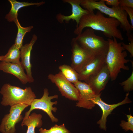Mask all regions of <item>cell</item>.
Listing matches in <instances>:
<instances>
[{
	"label": "cell",
	"mask_w": 133,
	"mask_h": 133,
	"mask_svg": "<svg viewBox=\"0 0 133 133\" xmlns=\"http://www.w3.org/2000/svg\"><path fill=\"white\" fill-rule=\"evenodd\" d=\"M11 5V9L9 13L7 14L5 18L9 22H14L17 18L18 12L22 7L32 5L40 6L45 3L44 1L39 2L32 3L20 2L16 0H9Z\"/></svg>",
	"instance_id": "obj_17"
},
{
	"label": "cell",
	"mask_w": 133,
	"mask_h": 133,
	"mask_svg": "<svg viewBox=\"0 0 133 133\" xmlns=\"http://www.w3.org/2000/svg\"><path fill=\"white\" fill-rule=\"evenodd\" d=\"M20 49L14 44L10 48L7 53L4 55L1 61L12 63H20Z\"/></svg>",
	"instance_id": "obj_20"
},
{
	"label": "cell",
	"mask_w": 133,
	"mask_h": 133,
	"mask_svg": "<svg viewBox=\"0 0 133 133\" xmlns=\"http://www.w3.org/2000/svg\"><path fill=\"white\" fill-rule=\"evenodd\" d=\"M80 5L83 8L90 13L94 12L97 9L102 13L108 15L110 17L114 18L120 22L121 28L126 33L128 37L133 30L127 18L128 14L122 7L112 6L109 8L107 6L104 0L99 1L94 0H81Z\"/></svg>",
	"instance_id": "obj_3"
},
{
	"label": "cell",
	"mask_w": 133,
	"mask_h": 133,
	"mask_svg": "<svg viewBox=\"0 0 133 133\" xmlns=\"http://www.w3.org/2000/svg\"><path fill=\"white\" fill-rule=\"evenodd\" d=\"M132 65V71L130 76L126 80L120 83V84L123 86L124 90L129 92L133 89V63L131 61Z\"/></svg>",
	"instance_id": "obj_23"
},
{
	"label": "cell",
	"mask_w": 133,
	"mask_h": 133,
	"mask_svg": "<svg viewBox=\"0 0 133 133\" xmlns=\"http://www.w3.org/2000/svg\"><path fill=\"white\" fill-rule=\"evenodd\" d=\"M104 0L105 2V4L107 5L115 7L119 6V2L118 0Z\"/></svg>",
	"instance_id": "obj_28"
},
{
	"label": "cell",
	"mask_w": 133,
	"mask_h": 133,
	"mask_svg": "<svg viewBox=\"0 0 133 133\" xmlns=\"http://www.w3.org/2000/svg\"><path fill=\"white\" fill-rule=\"evenodd\" d=\"M128 40L130 42L128 45L122 42V45L125 50H127L130 54V57L133 56V37L131 34L128 37Z\"/></svg>",
	"instance_id": "obj_25"
},
{
	"label": "cell",
	"mask_w": 133,
	"mask_h": 133,
	"mask_svg": "<svg viewBox=\"0 0 133 133\" xmlns=\"http://www.w3.org/2000/svg\"><path fill=\"white\" fill-rule=\"evenodd\" d=\"M74 38L81 47L95 55L106 56L109 48L108 41L96 35L93 29L88 28Z\"/></svg>",
	"instance_id": "obj_5"
},
{
	"label": "cell",
	"mask_w": 133,
	"mask_h": 133,
	"mask_svg": "<svg viewBox=\"0 0 133 133\" xmlns=\"http://www.w3.org/2000/svg\"><path fill=\"white\" fill-rule=\"evenodd\" d=\"M39 131V133H71L66 128L64 123L60 125L55 124L48 130L41 128Z\"/></svg>",
	"instance_id": "obj_22"
},
{
	"label": "cell",
	"mask_w": 133,
	"mask_h": 133,
	"mask_svg": "<svg viewBox=\"0 0 133 133\" xmlns=\"http://www.w3.org/2000/svg\"><path fill=\"white\" fill-rule=\"evenodd\" d=\"M4 57V55H1L0 56V61H2Z\"/></svg>",
	"instance_id": "obj_29"
},
{
	"label": "cell",
	"mask_w": 133,
	"mask_h": 133,
	"mask_svg": "<svg viewBox=\"0 0 133 133\" xmlns=\"http://www.w3.org/2000/svg\"><path fill=\"white\" fill-rule=\"evenodd\" d=\"M127 118V122L124 120L121 121L120 125L126 131L131 130L133 131V116L130 113L129 115H126Z\"/></svg>",
	"instance_id": "obj_24"
},
{
	"label": "cell",
	"mask_w": 133,
	"mask_h": 133,
	"mask_svg": "<svg viewBox=\"0 0 133 133\" xmlns=\"http://www.w3.org/2000/svg\"><path fill=\"white\" fill-rule=\"evenodd\" d=\"M119 6L133 8V0H119Z\"/></svg>",
	"instance_id": "obj_26"
},
{
	"label": "cell",
	"mask_w": 133,
	"mask_h": 133,
	"mask_svg": "<svg viewBox=\"0 0 133 133\" xmlns=\"http://www.w3.org/2000/svg\"><path fill=\"white\" fill-rule=\"evenodd\" d=\"M59 69L65 78L72 83L79 81L78 73L71 66L64 64L59 66Z\"/></svg>",
	"instance_id": "obj_19"
},
{
	"label": "cell",
	"mask_w": 133,
	"mask_h": 133,
	"mask_svg": "<svg viewBox=\"0 0 133 133\" xmlns=\"http://www.w3.org/2000/svg\"><path fill=\"white\" fill-rule=\"evenodd\" d=\"M81 0H63L65 3L69 4L71 6V14L68 16H65L60 13L56 16V18L60 23H63L65 21L66 23H68L72 19L75 21L76 26L78 25L81 17L84 15L90 12L87 10L82 8L80 5Z\"/></svg>",
	"instance_id": "obj_12"
},
{
	"label": "cell",
	"mask_w": 133,
	"mask_h": 133,
	"mask_svg": "<svg viewBox=\"0 0 133 133\" xmlns=\"http://www.w3.org/2000/svg\"><path fill=\"white\" fill-rule=\"evenodd\" d=\"M28 106L19 104L11 107L9 114L5 115L2 118L0 125V131L2 133H15L16 124L23 118L21 113Z\"/></svg>",
	"instance_id": "obj_9"
},
{
	"label": "cell",
	"mask_w": 133,
	"mask_h": 133,
	"mask_svg": "<svg viewBox=\"0 0 133 133\" xmlns=\"http://www.w3.org/2000/svg\"><path fill=\"white\" fill-rule=\"evenodd\" d=\"M120 25V22L117 19L106 17L103 14L98 11L96 13H89L82 16L74 32L77 35L82 33L84 29L88 27L94 30L101 31L108 38L115 37L123 40L124 38L118 28Z\"/></svg>",
	"instance_id": "obj_1"
},
{
	"label": "cell",
	"mask_w": 133,
	"mask_h": 133,
	"mask_svg": "<svg viewBox=\"0 0 133 133\" xmlns=\"http://www.w3.org/2000/svg\"><path fill=\"white\" fill-rule=\"evenodd\" d=\"M79 90L80 97L76 106L79 107L91 109L94 107L95 104L91 101L96 95L90 86L85 82L79 81L73 84Z\"/></svg>",
	"instance_id": "obj_11"
},
{
	"label": "cell",
	"mask_w": 133,
	"mask_h": 133,
	"mask_svg": "<svg viewBox=\"0 0 133 133\" xmlns=\"http://www.w3.org/2000/svg\"><path fill=\"white\" fill-rule=\"evenodd\" d=\"M71 44L72 52L71 66L79 73L96 56L81 47L74 38L72 39Z\"/></svg>",
	"instance_id": "obj_7"
},
{
	"label": "cell",
	"mask_w": 133,
	"mask_h": 133,
	"mask_svg": "<svg viewBox=\"0 0 133 133\" xmlns=\"http://www.w3.org/2000/svg\"><path fill=\"white\" fill-rule=\"evenodd\" d=\"M110 78V72L106 64L98 73L90 77L86 83L96 94L98 95L104 89Z\"/></svg>",
	"instance_id": "obj_14"
},
{
	"label": "cell",
	"mask_w": 133,
	"mask_h": 133,
	"mask_svg": "<svg viewBox=\"0 0 133 133\" xmlns=\"http://www.w3.org/2000/svg\"><path fill=\"white\" fill-rule=\"evenodd\" d=\"M101 93L96 95L94 98L91 100V101L94 104L98 105L101 109L102 112V116L97 123L99 125L100 128L106 131V124L108 116L111 114L113 110L116 107L122 105L130 103L131 101L128 98L129 93L128 92L126 94L124 100L121 102L116 104H108L101 100L100 98Z\"/></svg>",
	"instance_id": "obj_10"
},
{
	"label": "cell",
	"mask_w": 133,
	"mask_h": 133,
	"mask_svg": "<svg viewBox=\"0 0 133 133\" xmlns=\"http://www.w3.org/2000/svg\"><path fill=\"white\" fill-rule=\"evenodd\" d=\"M122 7L128 15L131 21V25L133 28V8L127 7Z\"/></svg>",
	"instance_id": "obj_27"
},
{
	"label": "cell",
	"mask_w": 133,
	"mask_h": 133,
	"mask_svg": "<svg viewBox=\"0 0 133 133\" xmlns=\"http://www.w3.org/2000/svg\"><path fill=\"white\" fill-rule=\"evenodd\" d=\"M0 93L2 96L0 103L4 106L9 105L11 107L19 104L30 106L34 99L36 98L31 87L23 89L9 83L3 85Z\"/></svg>",
	"instance_id": "obj_4"
},
{
	"label": "cell",
	"mask_w": 133,
	"mask_h": 133,
	"mask_svg": "<svg viewBox=\"0 0 133 133\" xmlns=\"http://www.w3.org/2000/svg\"><path fill=\"white\" fill-rule=\"evenodd\" d=\"M48 79L57 87L61 95L69 100L78 101L80 94L74 84L68 81L60 71L56 74H49Z\"/></svg>",
	"instance_id": "obj_8"
},
{
	"label": "cell",
	"mask_w": 133,
	"mask_h": 133,
	"mask_svg": "<svg viewBox=\"0 0 133 133\" xmlns=\"http://www.w3.org/2000/svg\"><path fill=\"white\" fill-rule=\"evenodd\" d=\"M109 48L106 56L105 62L110 73L111 81L115 80L121 69L128 70L129 67L125 65L130 60L125 58L127 55L126 51L122 45V42H118L116 39L108 38Z\"/></svg>",
	"instance_id": "obj_2"
},
{
	"label": "cell",
	"mask_w": 133,
	"mask_h": 133,
	"mask_svg": "<svg viewBox=\"0 0 133 133\" xmlns=\"http://www.w3.org/2000/svg\"><path fill=\"white\" fill-rule=\"evenodd\" d=\"M37 39L36 35L34 34L29 43L23 45L20 48L21 63L26 70L29 82H33L34 79L32 76L31 71L32 65L30 61L31 51L32 47Z\"/></svg>",
	"instance_id": "obj_15"
},
{
	"label": "cell",
	"mask_w": 133,
	"mask_h": 133,
	"mask_svg": "<svg viewBox=\"0 0 133 133\" xmlns=\"http://www.w3.org/2000/svg\"><path fill=\"white\" fill-rule=\"evenodd\" d=\"M14 22L17 26L18 30L14 44L17 47L20 49L23 46V40L24 36L27 33L31 31L33 28V26H31L26 27H22L19 23L17 18Z\"/></svg>",
	"instance_id": "obj_21"
},
{
	"label": "cell",
	"mask_w": 133,
	"mask_h": 133,
	"mask_svg": "<svg viewBox=\"0 0 133 133\" xmlns=\"http://www.w3.org/2000/svg\"><path fill=\"white\" fill-rule=\"evenodd\" d=\"M24 69L20 63H12L1 61L0 63V70L3 72L11 74L17 78L23 84L29 82Z\"/></svg>",
	"instance_id": "obj_16"
},
{
	"label": "cell",
	"mask_w": 133,
	"mask_h": 133,
	"mask_svg": "<svg viewBox=\"0 0 133 133\" xmlns=\"http://www.w3.org/2000/svg\"><path fill=\"white\" fill-rule=\"evenodd\" d=\"M42 118L41 114L33 112L27 117L23 119L21 126L28 127L26 133H35V128H40L43 124Z\"/></svg>",
	"instance_id": "obj_18"
},
{
	"label": "cell",
	"mask_w": 133,
	"mask_h": 133,
	"mask_svg": "<svg viewBox=\"0 0 133 133\" xmlns=\"http://www.w3.org/2000/svg\"><path fill=\"white\" fill-rule=\"evenodd\" d=\"M49 93L47 88H45L43 90V94L41 98L39 99L35 98L33 100L30 105L31 107L29 111L26 112L23 118H25L29 116L31 112L35 109H39L46 113L50 118L52 122H57L58 119L53 115L52 112H56L57 108L53 107L54 105H56L58 102L55 101L52 102L51 100L54 99H57L58 95L55 94L49 96Z\"/></svg>",
	"instance_id": "obj_6"
},
{
	"label": "cell",
	"mask_w": 133,
	"mask_h": 133,
	"mask_svg": "<svg viewBox=\"0 0 133 133\" xmlns=\"http://www.w3.org/2000/svg\"><path fill=\"white\" fill-rule=\"evenodd\" d=\"M106 56H96L78 73L79 81H84L86 83L90 77L98 73L106 64Z\"/></svg>",
	"instance_id": "obj_13"
}]
</instances>
